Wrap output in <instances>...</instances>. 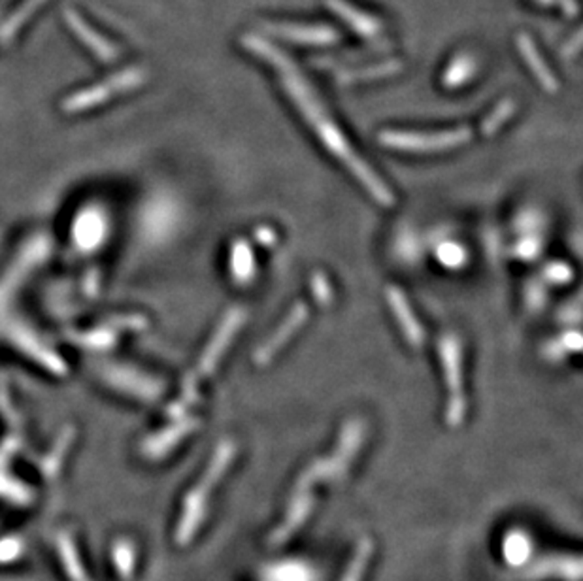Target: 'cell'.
Masks as SVG:
<instances>
[{
	"mask_svg": "<svg viewBox=\"0 0 583 581\" xmlns=\"http://www.w3.org/2000/svg\"><path fill=\"white\" fill-rule=\"evenodd\" d=\"M242 44L250 53L263 59V61H267L278 72L281 86L286 87L287 95L298 106L300 113L305 115L308 125L315 131L321 142L325 144V148L348 168V172L369 191V195L378 204L391 208L395 204V196L391 189L386 186L384 179L369 167L365 159L353 150L344 132L338 129L336 122L331 117L327 108L321 104L315 91L308 86L306 77L300 74L291 59L257 34H246L242 38Z\"/></svg>",
	"mask_w": 583,
	"mask_h": 581,
	"instance_id": "obj_1",
	"label": "cell"
},
{
	"mask_svg": "<svg viewBox=\"0 0 583 581\" xmlns=\"http://www.w3.org/2000/svg\"><path fill=\"white\" fill-rule=\"evenodd\" d=\"M367 429L360 419H350L340 432V442L336 449L310 465L303 476L298 477L295 491H310L317 482H334V479L344 477L350 470L353 458L357 457L360 446L365 442Z\"/></svg>",
	"mask_w": 583,
	"mask_h": 581,
	"instance_id": "obj_2",
	"label": "cell"
},
{
	"mask_svg": "<svg viewBox=\"0 0 583 581\" xmlns=\"http://www.w3.org/2000/svg\"><path fill=\"white\" fill-rule=\"evenodd\" d=\"M234 455H236V446L231 442V440L221 442L219 448L215 449L206 474L203 476V479H200L198 486L193 489V493L187 496L182 523H179V529H178V542L179 544H187L189 540L195 536L196 527L200 525V521H203V517H205L206 500H208L214 486L229 470L231 463L234 460Z\"/></svg>",
	"mask_w": 583,
	"mask_h": 581,
	"instance_id": "obj_3",
	"label": "cell"
},
{
	"mask_svg": "<svg viewBox=\"0 0 583 581\" xmlns=\"http://www.w3.org/2000/svg\"><path fill=\"white\" fill-rule=\"evenodd\" d=\"M438 355L448 387L446 423L451 429H457L465 423L469 408L465 396V374H462L460 340L455 334H442L438 342Z\"/></svg>",
	"mask_w": 583,
	"mask_h": 581,
	"instance_id": "obj_4",
	"label": "cell"
},
{
	"mask_svg": "<svg viewBox=\"0 0 583 581\" xmlns=\"http://www.w3.org/2000/svg\"><path fill=\"white\" fill-rule=\"evenodd\" d=\"M379 144L396 151L408 153H434L459 148L472 140V129L459 127L434 132H412V131H384L379 132Z\"/></svg>",
	"mask_w": 583,
	"mask_h": 581,
	"instance_id": "obj_5",
	"label": "cell"
},
{
	"mask_svg": "<svg viewBox=\"0 0 583 581\" xmlns=\"http://www.w3.org/2000/svg\"><path fill=\"white\" fill-rule=\"evenodd\" d=\"M246 310L244 308H232L231 312H227V315L223 317V322H221L217 332L214 334L210 346L206 348L203 360H200V374L203 376H210L217 363L221 360V357L225 355L227 348L231 346V342L234 340V336L240 332V329L244 327L246 323Z\"/></svg>",
	"mask_w": 583,
	"mask_h": 581,
	"instance_id": "obj_6",
	"label": "cell"
},
{
	"mask_svg": "<svg viewBox=\"0 0 583 581\" xmlns=\"http://www.w3.org/2000/svg\"><path fill=\"white\" fill-rule=\"evenodd\" d=\"M308 315H310V310L305 303L295 304L293 310L287 313V317L284 319V322H281V325L272 332V336L257 350V353L253 357L255 365L267 367L270 360L279 353V350L284 348L300 329H303Z\"/></svg>",
	"mask_w": 583,
	"mask_h": 581,
	"instance_id": "obj_7",
	"label": "cell"
},
{
	"mask_svg": "<svg viewBox=\"0 0 583 581\" xmlns=\"http://www.w3.org/2000/svg\"><path fill=\"white\" fill-rule=\"evenodd\" d=\"M265 29L278 38L293 44L306 46H331L340 40L336 29L327 25H295V23H267Z\"/></svg>",
	"mask_w": 583,
	"mask_h": 581,
	"instance_id": "obj_8",
	"label": "cell"
},
{
	"mask_svg": "<svg viewBox=\"0 0 583 581\" xmlns=\"http://www.w3.org/2000/svg\"><path fill=\"white\" fill-rule=\"evenodd\" d=\"M314 510V496L310 491H295L291 496L289 508L286 512V519L274 529L270 536V544L278 546L284 544L287 540L306 523Z\"/></svg>",
	"mask_w": 583,
	"mask_h": 581,
	"instance_id": "obj_9",
	"label": "cell"
},
{
	"mask_svg": "<svg viewBox=\"0 0 583 581\" xmlns=\"http://www.w3.org/2000/svg\"><path fill=\"white\" fill-rule=\"evenodd\" d=\"M386 296H387V303L391 306V312H393V315L396 319L400 331L405 332L406 342L412 348L424 346L425 344V331H424V327H421L419 319L415 317L406 295L402 293L398 287H389Z\"/></svg>",
	"mask_w": 583,
	"mask_h": 581,
	"instance_id": "obj_10",
	"label": "cell"
},
{
	"mask_svg": "<svg viewBox=\"0 0 583 581\" xmlns=\"http://www.w3.org/2000/svg\"><path fill=\"white\" fill-rule=\"evenodd\" d=\"M65 19H67V25L74 31V34L77 36V40L82 44H86L98 59H103V61H112L119 55L117 48L106 40L105 36H100L93 27H89L82 17H79L76 12L67 10L65 12Z\"/></svg>",
	"mask_w": 583,
	"mask_h": 581,
	"instance_id": "obj_11",
	"label": "cell"
},
{
	"mask_svg": "<svg viewBox=\"0 0 583 581\" xmlns=\"http://www.w3.org/2000/svg\"><path fill=\"white\" fill-rule=\"evenodd\" d=\"M517 50H519L521 57L527 61L531 72L534 74V77L538 79L540 86L544 87L546 91H550V93H555L559 89L557 79L551 74V70L546 67L544 59H542V55L538 53V50H536V46H534V42H533L529 34L521 32L517 36Z\"/></svg>",
	"mask_w": 583,
	"mask_h": 581,
	"instance_id": "obj_12",
	"label": "cell"
},
{
	"mask_svg": "<svg viewBox=\"0 0 583 581\" xmlns=\"http://www.w3.org/2000/svg\"><path fill=\"white\" fill-rule=\"evenodd\" d=\"M325 3L336 15L344 19V22L359 34L378 36L381 32V23L376 17L353 8L350 3H346V0H325Z\"/></svg>",
	"mask_w": 583,
	"mask_h": 581,
	"instance_id": "obj_13",
	"label": "cell"
},
{
	"mask_svg": "<svg viewBox=\"0 0 583 581\" xmlns=\"http://www.w3.org/2000/svg\"><path fill=\"white\" fill-rule=\"evenodd\" d=\"M231 276L238 286H250L255 279V255L248 240H236L231 248Z\"/></svg>",
	"mask_w": 583,
	"mask_h": 581,
	"instance_id": "obj_14",
	"label": "cell"
},
{
	"mask_svg": "<svg viewBox=\"0 0 583 581\" xmlns=\"http://www.w3.org/2000/svg\"><path fill=\"white\" fill-rule=\"evenodd\" d=\"M579 560L570 557H557V558H546L542 563L534 565L529 572V579H542V577H562L578 581L579 579Z\"/></svg>",
	"mask_w": 583,
	"mask_h": 581,
	"instance_id": "obj_15",
	"label": "cell"
},
{
	"mask_svg": "<svg viewBox=\"0 0 583 581\" xmlns=\"http://www.w3.org/2000/svg\"><path fill=\"white\" fill-rule=\"evenodd\" d=\"M476 68H478L476 61L470 55H457L451 61V65L448 67V70L444 72V76H442V84H444V87L457 89L462 84L469 82V79L476 74Z\"/></svg>",
	"mask_w": 583,
	"mask_h": 581,
	"instance_id": "obj_16",
	"label": "cell"
},
{
	"mask_svg": "<svg viewBox=\"0 0 583 581\" xmlns=\"http://www.w3.org/2000/svg\"><path fill=\"white\" fill-rule=\"evenodd\" d=\"M44 3L46 0H27V3H23V6H19L8 22L0 27V42H10V40L15 36V32L44 6Z\"/></svg>",
	"mask_w": 583,
	"mask_h": 581,
	"instance_id": "obj_17",
	"label": "cell"
},
{
	"mask_svg": "<svg viewBox=\"0 0 583 581\" xmlns=\"http://www.w3.org/2000/svg\"><path fill=\"white\" fill-rule=\"evenodd\" d=\"M400 70V63L398 61H391V63H379L369 68H360V70H350L346 74L340 76V84L344 86H351V84H359V82H370V79H379V77H386V76H393Z\"/></svg>",
	"mask_w": 583,
	"mask_h": 581,
	"instance_id": "obj_18",
	"label": "cell"
},
{
	"mask_svg": "<svg viewBox=\"0 0 583 581\" xmlns=\"http://www.w3.org/2000/svg\"><path fill=\"white\" fill-rule=\"evenodd\" d=\"M374 553V542L370 538H363L360 540V544L357 546V551L351 558V563L348 567V570L344 572V577H342V581H360L363 579V574L369 567V560Z\"/></svg>",
	"mask_w": 583,
	"mask_h": 581,
	"instance_id": "obj_19",
	"label": "cell"
},
{
	"mask_svg": "<svg viewBox=\"0 0 583 581\" xmlns=\"http://www.w3.org/2000/svg\"><path fill=\"white\" fill-rule=\"evenodd\" d=\"M515 113V103L512 98H506V100H502V103H498V106L484 119V123H481L479 127V132L481 136H493L502 125H505L508 119Z\"/></svg>",
	"mask_w": 583,
	"mask_h": 581,
	"instance_id": "obj_20",
	"label": "cell"
},
{
	"mask_svg": "<svg viewBox=\"0 0 583 581\" xmlns=\"http://www.w3.org/2000/svg\"><path fill=\"white\" fill-rule=\"evenodd\" d=\"M581 350V336L578 331L565 332L555 342H550L546 346V357L550 360H560L567 353H576Z\"/></svg>",
	"mask_w": 583,
	"mask_h": 581,
	"instance_id": "obj_21",
	"label": "cell"
},
{
	"mask_svg": "<svg viewBox=\"0 0 583 581\" xmlns=\"http://www.w3.org/2000/svg\"><path fill=\"white\" fill-rule=\"evenodd\" d=\"M436 255H438V260L444 267L451 268V270H459L467 265V260H469V255H467V250L455 244V242H446V244H442L438 250H436Z\"/></svg>",
	"mask_w": 583,
	"mask_h": 581,
	"instance_id": "obj_22",
	"label": "cell"
},
{
	"mask_svg": "<svg viewBox=\"0 0 583 581\" xmlns=\"http://www.w3.org/2000/svg\"><path fill=\"white\" fill-rule=\"evenodd\" d=\"M542 250H544V242H542V238L538 234L531 232L527 236H523L515 244L514 255L523 260H533L542 253Z\"/></svg>",
	"mask_w": 583,
	"mask_h": 581,
	"instance_id": "obj_23",
	"label": "cell"
},
{
	"mask_svg": "<svg viewBox=\"0 0 583 581\" xmlns=\"http://www.w3.org/2000/svg\"><path fill=\"white\" fill-rule=\"evenodd\" d=\"M542 276H544V279L548 284H553V286H565L569 282H572V277H574V270L567 265V263H562V260H555V263H550L544 272H542Z\"/></svg>",
	"mask_w": 583,
	"mask_h": 581,
	"instance_id": "obj_24",
	"label": "cell"
},
{
	"mask_svg": "<svg viewBox=\"0 0 583 581\" xmlns=\"http://www.w3.org/2000/svg\"><path fill=\"white\" fill-rule=\"evenodd\" d=\"M312 291H314V298L321 306H329L332 303V296H334L332 286L323 272H315L312 276Z\"/></svg>",
	"mask_w": 583,
	"mask_h": 581,
	"instance_id": "obj_25",
	"label": "cell"
},
{
	"mask_svg": "<svg viewBox=\"0 0 583 581\" xmlns=\"http://www.w3.org/2000/svg\"><path fill=\"white\" fill-rule=\"evenodd\" d=\"M527 303L533 310H540L546 303V291L542 286H536L534 282L529 284V293H527Z\"/></svg>",
	"mask_w": 583,
	"mask_h": 581,
	"instance_id": "obj_26",
	"label": "cell"
},
{
	"mask_svg": "<svg viewBox=\"0 0 583 581\" xmlns=\"http://www.w3.org/2000/svg\"><path fill=\"white\" fill-rule=\"evenodd\" d=\"M255 240H257V242H259L260 246L270 248V246H274V244H276L278 236H276V232H274L270 227H259V229L255 231Z\"/></svg>",
	"mask_w": 583,
	"mask_h": 581,
	"instance_id": "obj_27",
	"label": "cell"
}]
</instances>
